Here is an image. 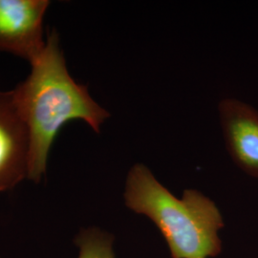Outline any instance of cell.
Here are the masks:
<instances>
[{
	"label": "cell",
	"instance_id": "6da1fadb",
	"mask_svg": "<svg viewBox=\"0 0 258 258\" xmlns=\"http://www.w3.org/2000/svg\"><path fill=\"white\" fill-rule=\"evenodd\" d=\"M13 93L27 126V177L35 183H39L46 172L49 152L65 123L83 120L100 133L102 123L110 117L93 100L87 87L71 77L55 29L48 33L43 51L31 63L30 74Z\"/></svg>",
	"mask_w": 258,
	"mask_h": 258
},
{
	"label": "cell",
	"instance_id": "8992f818",
	"mask_svg": "<svg viewBox=\"0 0 258 258\" xmlns=\"http://www.w3.org/2000/svg\"><path fill=\"white\" fill-rule=\"evenodd\" d=\"M112 237L98 229L83 231L76 238L80 248L79 258H115Z\"/></svg>",
	"mask_w": 258,
	"mask_h": 258
},
{
	"label": "cell",
	"instance_id": "3957f363",
	"mask_svg": "<svg viewBox=\"0 0 258 258\" xmlns=\"http://www.w3.org/2000/svg\"><path fill=\"white\" fill-rule=\"evenodd\" d=\"M48 0H0V51L32 63L46 45L43 19Z\"/></svg>",
	"mask_w": 258,
	"mask_h": 258
},
{
	"label": "cell",
	"instance_id": "5b68a950",
	"mask_svg": "<svg viewBox=\"0 0 258 258\" xmlns=\"http://www.w3.org/2000/svg\"><path fill=\"white\" fill-rule=\"evenodd\" d=\"M219 116L231 159L247 174L258 178V111L238 100L225 99Z\"/></svg>",
	"mask_w": 258,
	"mask_h": 258
},
{
	"label": "cell",
	"instance_id": "277c9868",
	"mask_svg": "<svg viewBox=\"0 0 258 258\" xmlns=\"http://www.w3.org/2000/svg\"><path fill=\"white\" fill-rule=\"evenodd\" d=\"M30 140L13 90L0 91V192L28 176Z\"/></svg>",
	"mask_w": 258,
	"mask_h": 258
},
{
	"label": "cell",
	"instance_id": "7a4b0ae2",
	"mask_svg": "<svg viewBox=\"0 0 258 258\" xmlns=\"http://www.w3.org/2000/svg\"><path fill=\"white\" fill-rule=\"evenodd\" d=\"M124 201L144 214L164 235L172 258H210L221 250L218 231L224 227L214 202L198 190H184L181 199L158 182L142 164L129 171Z\"/></svg>",
	"mask_w": 258,
	"mask_h": 258
}]
</instances>
